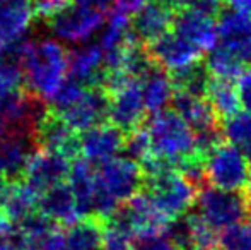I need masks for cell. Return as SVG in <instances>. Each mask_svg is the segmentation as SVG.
Returning a JSON list of instances; mask_svg holds the SVG:
<instances>
[{
  "mask_svg": "<svg viewBox=\"0 0 251 250\" xmlns=\"http://www.w3.org/2000/svg\"><path fill=\"white\" fill-rule=\"evenodd\" d=\"M109 94L102 87H86L69 108L56 113L67 122L74 132L80 134L91 127L108 120Z\"/></svg>",
  "mask_w": 251,
  "mask_h": 250,
  "instance_id": "cell-13",
  "label": "cell"
},
{
  "mask_svg": "<svg viewBox=\"0 0 251 250\" xmlns=\"http://www.w3.org/2000/svg\"><path fill=\"white\" fill-rule=\"evenodd\" d=\"M94 165L84 158H75L70 161V170L67 175L69 187L75 199V209L79 218L94 216Z\"/></svg>",
  "mask_w": 251,
  "mask_h": 250,
  "instance_id": "cell-21",
  "label": "cell"
},
{
  "mask_svg": "<svg viewBox=\"0 0 251 250\" xmlns=\"http://www.w3.org/2000/svg\"><path fill=\"white\" fill-rule=\"evenodd\" d=\"M67 77V50L60 41L31 43L23 62V86L47 101Z\"/></svg>",
  "mask_w": 251,
  "mask_h": 250,
  "instance_id": "cell-3",
  "label": "cell"
},
{
  "mask_svg": "<svg viewBox=\"0 0 251 250\" xmlns=\"http://www.w3.org/2000/svg\"><path fill=\"white\" fill-rule=\"evenodd\" d=\"M67 247L72 250H94L102 247L104 224L96 216L77 218L72 224L63 228Z\"/></svg>",
  "mask_w": 251,
  "mask_h": 250,
  "instance_id": "cell-24",
  "label": "cell"
},
{
  "mask_svg": "<svg viewBox=\"0 0 251 250\" xmlns=\"http://www.w3.org/2000/svg\"><path fill=\"white\" fill-rule=\"evenodd\" d=\"M36 209L41 214L51 220L53 223L60 226H69L77 220V209H75V199L70 190L69 184L62 182L53 187L47 189L38 195Z\"/></svg>",
  "mask_w": 251,
  "mask_h": 250,
  "instance_id": "cell-19",
  "label": "cell"
},
{
  "mask_svg": "<svg viewBox=\"0 0 251 250\" xmlns=\"http://www.w3.org/2000/svg\"><path fill=\"white\" fill-rule=\"evenodd\" d=\"M217 40L245 65H251V14L226 10L217 14Z\"/></svg>",
  "mask_w": 251,
  "mask_h": 250,
  "instance_id": "cell-14",
  "label": "cell"
},
{
  "mask_svg": "<svg viewBox=\"0 0 251 250\" xmlns=\"http://www.w3.org/2000/svg\"><path fill=\"white\" fill-rule=\"evenodd\" d=\"M65 2L67 0H29L31 7H33V12L43 14V16H50L53 10H56Z\"/></svg>",
  "mask_w": 251,
  "mask_h": 250,
  "instance_id": "cell-35",
  "label": "cell"
},
{
  "mask_svg": "<svg viewBox=\"0 0 251 250\" xmlns=\"http://www.w3.org/2000/svg\"><path fill=\"white\" fill-rule=\"evenodd\" d=\"M195 204L199 206L197 214L215 231L251 220L248 204L241 192H229L205 185L199 190Z\"/></svg>",
  "mask_w": 251,
  "mask_h": 250,
  "instance_id": "cell-6",
  "label": "cell"
},
{
  "mask_svg": "<svg viewBox=\"0 0 251 250\" xmlns=\"http://www.w3.org/2000/svg\"><path fill=\"white\" fill-rule=\"evenodd\" d=\"M126 153V158L137 161V163H144L146 160L151 158V139L147 134L146 124L139 129L132 130V132L125 134V140H123V149Z\"/></svg>",
  "mask_w": 251,
  "mask_h": 250,
  "instance_id": "cell-30",
  "label": "cell"
},
{
  "mask_svg": "<svg viewBox=\"0 0 251 250\" xmlns=\"http://www.w3.org/2000/svg\"><path fill=\"white\" fill-rule=\"evenodd\" d=\"M58 250H72V249H70V247H67V244H65V245H63V247H60Z\"/></svg>",
  "mask_w": 251,
  "mask_h": 250,
  "instance_id": "cell-39",
  "label": "cell"
},
{
  "mask_svg": "<svg viewBox=\"0 0 251 250\" xmlns=\"http://www.w3.org/2000/svg\"><path fill=\"white\" fill-rule=\"evenodd\" d=\"M38 149L33 136L21 130H7L0 136V175L9 182L21 180L29 158Z\"/></svg>",
  "mask_w": 251,
  "mask_h": 250,
  "instance_id": "cell-17",
  "label": "cell"
},
{
  "mask_svg": "<svg viewBox=\"0 0 251 250\" xmlns=\"http://www.w3.org/2000/svg\"><path fill=\"white\" fill-rule=\"evenodd\" d=\"M24 244L26 238L17 224H14V228L5 233H0V250H24Z\"/></svg>",
  "mask_w": 251,
  "mask_h": 250,
  "instance_id": "cell-32",
  "label": "cell"
},
{
  "mask_svg": "<svg viewBox=\"0 0 251 250\" xmlns=\"http://www.w3.org/2000/svg\"><path fill=\"white\" fill-rule=\"evenodd\" d=\"M139 83L147 113L154 115L168 108L173 93H175V86H173L169 74L162 67L152 62L146 69V72L139 77Z\"/></svg>",
  "mask_w": 251,
  "mask_h": 250,
  "instance_id": "cell-20",
  "label": "cell"
},
{
  "mask_svg": "<svg viewBox=\"0 0 251 250\" xmlns=\"http://www.w3.org/2000/svg\"><path fill=\"white\" fill-rule=\"evenodd\" d=\"M186 250H200V249H186Z\"/></svg>",
  "mask_w": 251,
  "mask_h": 250,
  "instance_id": "cell-40",
  "label": "cell"
},
{
  "mask_svg": "<svg viewBox=\"0 0 251 250\" xmlns=\"http://www.w3.org/2000/svg\"><path fill=\"white\" fill-rule=\"evenodd\" d=\"M186 226V238H188V249L200 250H217L219 231L210 228L199 214H188L183 216Z\"/></svg>",
  "mask_w": 251,
  "mask_h": 250,
  "instance_id": "cell-27",
  "label": "cell"
},
{
  "mask_svg": "<svg viewBox=\"0 0 251 250\" xmlns=\"http://www.w3.org/2000/svg\"><path fill=\"white\" fill-rule=\"evenodd\" d=\"M146 50L151 60L162 67L169 76L203 62V50L173 31L146 45Z\"/></svg>",
  "mask_w": 251,
  "mask_h": 250,
  "instance_id": "cell-8",
  "label": "cell"
},
{
  "mask_svg": "<svg viewBox=\"0 0 251 250\" xmlns=\"http://www.w3.org/2000/svg\"><path fill=\"white\" fill-rule=\"evenodd\" d=\"M94 250H104V249H102V247H100V249H94Z\"/></svg>",
  "mask_w": 251,
  "mask_h": 250,
  "instance_id": "cell-41",
  "label": "cell"
},
{
  "mask_svg": "<svg viewBox=\"0 0 251 250\" xmlns=\"http://www.w3.org/2000/svg\"><path fill=\"white\" fill-rule=\"evenodd\" d=\"M111 2H113V0H111Z\"/></svg>",
  "mask_w": 251,
  "mask_h": 250,
  "instance_id": "cell-42",
  "label": "cell"
},
{
  "mask_svg": "<svg viewBox=\"0 0 251 250\" xmlns=\"http://www.w3.org/2000/svg\"><path fill=\"white\" fill-rule=\"evenodd\" d=\"M251 177V165L243 151L222 140L205 154V182L207 185L229 192H241Z\"/></svg>",
  "mask_w": 251,
  "mask_h": 250,
  "instance_id": "cell-4",
  "label": "cell"
},
{
  "mask_svg": "<svg viewBox=\"0 0 251 250\" xmlns=\"http://www.w3.org/2000/svg\"><path fill=\"white\" fill-rule=\"evenodd\" d=\"M33 139L40 149L55 151L69 158L70 161L80 156L79 134L74 132L67 125V122L51 110H48L38 122L33 132Z\"/></svg>",
  "mask_w": 251,
  "mask_h": 250,
  "instance_id": "cell-15",
  "label": "cell"
},
{
  "mask_svg": "<svg viewBox=\"0 0 251 250\" xmlns=\"http://www.w3.org/2000/svg\"><path fill=\"white\" fill-rule=\"evenodd\" d=\"M108 10L86 3L67 0L48 16V26L58 40L67 43H84L106 21Z\"/></svg>",
  "mask_w": 251,
  "mask_h": 250,
  "instance_id": "cell-5",
  "label": "cell"
},
{
  "mask_svg": "<svg viewBox=\"0 0 251 250\" xmlns=\"http://www.w3.org/2000/svg\"><path fill=\"white\" fill-rule=\"evenodd\" d=\"M36 204L38 194H34L23 180H12L9 184L5 199L0 206V213L16 224L29 213L36 211Z\"/></svg>",
  "mask_w": 251,
  "mask_h": 250,
  "instance_id": "cell-25",
  "label": "cell"
},
{
  "mask_svg": "<svg viewBox=\"0 0 251 250\" xmlns=\"http://www.w3.org/2000/svg\"><path fill=\"white\" fill-rule=\"evenodd\" d=\"M102 249L104 250H132V240L125 235H120L116 231L104 230L102 237Z\"/></svg>",
  "mask_w": 251,
  "mask_h": 250,
  "instance_id": "cell-34",
  "label": "cell"
},
{
  "mask_svg": "<svg viewBox=\"0 0 251 250\" xmlns=\"http://www.w3.org/2000/svg\"><path fill=\"white\" fill-rule=\"evenodd\" d=\"M217 250H251V220L219 231Z\"/></svg>",
  "mask_w": 251,
  "mask_h": 250,
  "instance_id": "cell-29",
  "label": "cell"
},
{
  "mask_svg": "<svg viewBox=\"0 0 251 250\" xmlns=\"http://www.w3.org/2000/svg\"><path fill=\"white\" fill-rule=\"evenodd\" d=\"M33 16L29 0H0V45L23 36Z\"/></svg>",
  "mask_w": 251,
  "mask_h": 250,
  "instance_id": "cell-23",
  "label": "cell"
},
{
  "mask_svg": "<svg viewBox=\"0 0 251 250\" xmlns=\"http://www.w3.org/2000/svg\"><path fill=\"white\" fill-rule=\"evenodd\" d=\"M144 171L142 192L168 221L185 216L193 207L199 189L179 170L149 158L140 163Z\"/></svg>",
  "mask_w": 251,
  "mask_h": 250,
  "instance_id": "cell-1",
  "label": "cell"
},
{
  "mask_svg": "<svg viewBox=\"0 0 251 250\" xmlns=\"http://www.w3.org/2000/svg\"><path fill=\"white\" fill-rule=\"evenodd\" d=\"M222 134L226 140L234 144L236 147H241L245 153L251 146V115L239 111L229 120L222 122Z\"/></svg>",
  "mask_w": 251,
  "mask_h": 250,
  "instance_id": "cell-28",
  "label": "cell"
},
{
  "mask_svg": "<svg viewBox=\"0 0 251 250\" xmlns=\"http://www.w3.org/2000/svg\"><path fill=\"white\" fill-rule=\"evenodd\" d=\"M179 0H146L130 16V31L146 47L171 31Z\"/></svg>",
  "mask_w": 251,
  "mask_h": 250,
  "instance_id": "cell-10",
  "label": "cell"
},
{
  "mask_svg": "<svg viewBox=\"0 0 251 250\" xmlns=\"http://www.w3.org/2000/svg\"><path fill=\"white\" fill-rule=\"evenodd\" d=\"M9 184L10 182L7 180L3 175H0V206H2L3 199H5V194H7V190H9Z\"/></svg>",
  "mask_w": 251,
  "mask_h": 250,
  "instance_id": "cell-37",
  "label": "cell"
},
{
  "mask_svg": "<svg viewBox=\"0 0 251 250\" xmlns=\"http://www.w3.org/2000/svg\"><path fill=\"white\" fill-rule=\"evenodd\" d=\"M151 139V158L178 168L195 154H203L197 146L195 132L173 110H161L146 124Z\"/></svg>",
  "mask_w": 251,
  "mask_h": 250,
  "instance_id": "cell-2",
  "label": "cell"
},
{
  "mask_svg": "<svg viewBox=\"0 0 251 250\" xmlns=\"http://www.w3.org/2000/svg\"><path fill=\"white\" fill-rule=\"evenodd\" d=\"M123 140L125 134L106 120L79 134V149L84 160L100 165L122 153Z\"/></svg>",
  "mask_w": 251,
  "mask_h": 250,
  "instance_id": "cell-16",
  "label": "cell"
},
{
  "mask_svg": "<svg viewBox=\"0 0 251 250\" xmlns=\"http://www.w3.org/2000/svg\"><path fill=\"white\" fill-rule=\"evenodd\" d=\"M171 31L201 50H210L217 45V17L186 3H179L176 9Z\"/></svg>",
  "mask_w": 251,
  "mask_h": 250,
  "instance_id": "cell-12",
  "label": "cell"
},
{
  "mask_svg": "<svg viewBox=\"0 0 251 250\" xmlns=\"http://www.w3.org/2000/svg\"><path fill=\"white\" fill-rule=\"evenodd\" d=\"M243 197H245L246 204H248V209H250V216H251V177H250V182L246 184L245 190H243Z\"/></svg>",
  "mask_w": 251,
  "mask_h": 250,
  "instance_id": "cell-38",
  "label": "cell"
},
{
  "mask_svg": "<svg viewBox=\"0 0 251 250\" xmlns=\"http://www.w3.org/2000/svg\"><path fill=\"white\" fill-rule=\"evenodd\" d=\"M236 87H238L241 108L246 113L251 115V69L245 70V72L238 77V86Z\"/></svg>",
  "mask_w": 251,
  "mask_h": 250,
  "instance_id": "cell-33",
  "label": "cell"
},
{
  "mask_svg": "<svg viewBox=\"0 0 251 250\" xmlns=\"http://www.w3.org/2000/svg\"><path fill=\"white\" fill-rule=\"evenodd\" d=\"M94 167V184L118 204L132 199L144 187L142 167L130 158L115 156Z\"/></svg>",
  "mask_w": 251,
  "mask_h": 250,
  "instance_id": "cell-7",
  "label": "cell"
},
{
  "mask_svg": "<svg viewBox=\"0 0 251 250\" xmlns=\"http://www.w3.org/2000/svg\"><path fill=\"white\" fill-rule=\"evenodd\" d=\"M132 250H183V249L162 230V231H155V233L135 235L132 238Z\"/></svg>",
  "mask_w": 251,
  "mask_h": 250,
  "instance_id": "cell-31",
  "label": "cell"
},
{
  "mask_svg": "<svg viewBox=\"0 0 251 250\" xmlns=\"http://www.w3.org/2000/svg\"><path fill=\"white\" fill-rule=\"evenodd\" d=\"M70 170V160L55 151L38 147L29 158L21 180L34 194L40 195L47 189L67 180Z\"/></svg>",
  "mask_w": 251,
  "mask_h": 250,
  "instance_id": "cell-11",
  "label": "cell"
},
{
  "mask_svg": "<svg viewBox=\"0 0 251 250\" xmlns=\"http://www.w3.org/2000/svg\"><path fill=\"white\" fill-rule=\"evenodd\" d=\"M229 9L238 10V12L251 14V0H224Z\"/></svg>",
  "mask_w": 251,
  "mask_h": 250,
  "instance_id": "cell-36",
  "label": "cell"
},
{
  "mask_svg": "<svg viewBox=\"0 0 251 250\" xmlns=\"http://www.w3.org/2000/svg\"><path fill=\"white\" fill-rule=\"evenodd\" d=\"M109 94L108 122L118 127L123 134L139 129L146 124L147 111L144 105L139 79H128Z\"/></svg>",
  "mask_w": 251,
  "mask_h": 250,
  "instance_id": "cell-9",
  "label": "cell"
},
{
  "mask_svg": "<svg viewBox=\"0 0 251 250\" xmlns=\"http://www.w3.org/2000/svg\"><path fill=\"white\" fill-rule=\"evenodd\" d=\"M205 100L221 124L241 111L238 87L232 81L210 77L205 87Z\"/></svg>",
  "mask_w": 251,
  "mask_h": 250,
  "instance_id": "cell-22",
  "label": "cell"
},
{
  "mask_svg": "<svg viewBox=\"0 0 251 250\" xmlns=\"http://www.w3.org/2000/svg\"><path fill=\"white\" fill-rule=\"evenodd\" d=\"M245 67L246 65L238 57H234L231 52L222 48L221 45H215L214 48H210V54L205 60V69H207L208 76L226 81L238 79L246 70Z\"/></svg>",
  "mask_w": 251,
  "mask_h": 250,
  "instance_id": "cell-26",
  "label": "cell"
},
{
  "mask_svg": "<svg viewBox=\"0 0 251 250\" xmlns=\"http://www.w3.org/2000/svg\"><path fill=\"white\" fill-rule=\"evenodd\" d=\"M102 52L101 45L91 43L67 52V76L75 79L86 87H100L102 77Z\"/></svg>",
  "mask_w": 251,
  "mask_h": 250,
  "instance_id": "cell-18",
  "label": "cell"
}]
</instances>
